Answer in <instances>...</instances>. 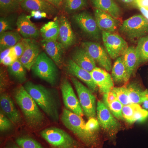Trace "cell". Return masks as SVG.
Segmentation results:
<instances>
[{"instance_id":"obj_1","label":"cell","mask_w":148,"mask_h":148,"mask_svg":"<svg viewBox=\"0 0 148 148\" xmlns=\"http://www.w3.org/2000/svg\"><path fill=\"white\" fill-rule=\"evenodd\" d=\"M23 86L51 120L58 123L61 106L58 91L31 81L27 82Z\"/></svg>"},{"instance_id":"obj_2","label":"cell","mask_w":148,"mask_h":148,"mask_svg":"<svg viewBox=\"0 0 148 148\" xmlns=\"http://www.w3.org/2000/svg\"><path fill=\"white\" fill-rule=\"evenodd\" d=\"M61 120L64 126L72 132L86 148H102L103 136L88 129L81 116L66 108L63 109Z\"/></svg>"},{"instance_id":"obj_3","label":"cell","mask_w":148,"mask_h":148,"mask_svg":"<svg viewBox=\"0 0 148 148\" xmlns=\"http://www.w3.org/2000/svg\"><path fill=\"white\" fill-rule=\"evenodd\" d=\"M13 97L31 130L37 132L44 126L45 116L23 86H19L14 89Z\"/></svg>"},{"instance_id":"obj_4","label":"cell","mask_w":148,"mask_h":148,"mask_svg":"<svg viewBox=\"0 0 148 148\" xmlns=\"http://www.w3.org/2000/svg\"><path fill=\"white\" fill-rule=\"evenodd\" d=\"M39 135L50 148H86L75 137L59 127H47L41 130Z\"/></svg>"},{"instance_id":"obj_5","label":"cell","mask_w":148,"mask_h":148,"mask_svg":"<svg viewBox=\"0 0 148 148\" xmlns=\"http://www.w3.org/2000/svg\"><path fill=\"white\" fill-rule=\"evenodd\" d=\"M31 70L35 75L52 86H55L59 81L58 66L45 52H40Z\"/></svg>"},{"instance_id":"obj_6","label":"cell","mask_w":148,"mask_h":148,"mask_svg":"<svg viewBox=\"0 0 148 148\" xmlns=\"http://www.w3.org/2000/svg\"><path fill=\"white\" fill-rule=\"evenodd\" d=\"M96 112L98 122L106 138L114 144L116 135L121 129V124L102 101H98Z\"/></svg>"},{"instance_id":"obj_7","label":"cell","mask_w":148,"mask_h":148,"mask_svg":"<svg viewBox=\"0 0 148 148\" xmlns=\"http://www.w3.org/2000/svg\"><path fill=\"white\" fill-rule=\"evenodd\" d=\"M119 30L130 40L138 41L148 35V20L143 14H135L123 21Z\"/></svg>"},{"instance_id":"obj_8","label":"cell","mask_w":148,"mask_h":148,"mask_svg":"<svg viewBox=\"0 0 148 148\" xmlns=\"http://www.w3.org/2000/svg\"><path fill=\"white\" fill-rule=\"evenodd\" d=\"M73 21L87 38L92 41H100L102 39V31L98 27L92 14L83 10L72 15Z\"/></svg>"},{"instance_id":"obj_9","label":"cell","mask_w":148,"mask_h":148,"mask_svg":"<svg viewBox=\"0 0 148 148\" xmlns=\"http://www.w3.org/2000/svg\"><path fill=\"white\" fill-rule=\"evenodd\" d=\"M78 96L84 114L88 119L96 118L97 115L96 98L88 88L85 86L74 77H71Z\"/></svg>"},{"instance_id":"obj_10","label":"cell","mask_w":148,"mask_h":148,"mask_svg":"<svg viewBox=\"0 0 148 148\" xmlns=\"http://www.w3.org/2000/svg\"><path fill=\"white\" fill-rule=\"evenodd\" d=\"M81 45L95 63L107 71H110L112 68V58L105 47L99 43L92 41L83 42Z\"/></svg>"},{"instance_id":"obj_11","label":"cell","mask_w":148,"mask_h":148,"mask_svg":"<svg viewBox=\"0 0 148 148\" xmlns=\"http://www.w3.org/2000/svg\"><path fill=\"white\" fill-rule=\"evenodd\" d=\"M102 39L104 47L112 59H116L121 56L128 47L126 41L115 33L102 32Z\"/></svg>"},{"instance_id":"obj_12","label":"cell","mask_w":148,"mask_h":148,"mask_svg":"<svg viewBox=\"0 0 148 148\" xmlns=\"http://www.w3.org/2000/svg\"><path fill=\"white\" fill-rule=\"evenodd\" d=\"M60 88L66 108L78 115L82 116L83 111L79 100L75 94L71 84L66 78H64L61 81Z\"/></svg>"},{"instance_id":"obj_13","label":"cell","mask_w":148,"mask_h":148,"mask_svg":"<svg viewBox=\"0 0 148 148\" xmlns=\"http://www.w3.org/2000/svg\"><path fill=\"white\" fill-rule=\"evenodd\" d=\"M58 17L59 22V33L57 41L61 43L65 49H68L76 43V37L66 15L61 14Z\"/></svg>"},{"instance_id":"obj_14","label":"cell","mask_w":148,"mask_h":148,"mask_svg":"<svg viewBox=\"0 0 148 148\" xmlns=\"http://www.w3.org/2000/svg\"><path fill=\"white\" fill-rule=\"evenodd\" d=\"M66 69L68 73L85 84L92 92L98 91V86L92 79L90 72L80 67L71 59L66 62Z\"/></svg>"},{"instance_id":"obj_15","label":"cell","mask_w":148,"mask_h":148,"mask_svg":"<svg viewBox=\"0 0 148 148\" xmlns=\"http://www.w3.org/2000/svg\"><path fill=\"white\" fill-rule=\"evenodd\" d=\"M31 16L24 12L19 14L16 22V29L23 38L36 39L40 36V30L30 20Z\"/></svg>"},{"instance_id":"obj_16","label":"cell","mask_w":148,"mask_h":148,"mask_svg":"<svg viewBox=\"0 0 148 148\" xmlns=\"http://www.w3.org/2000/svg\"><path fill=\"white\" fill-rule=\"evenodd\" d=\"M21 9L30 12L32 11H40L45 12L50 17L58 15L60 10L45 0H24L21 3Z\"/></svg>"},{"instance_id":"obj_17","label":"cell","mask_w":148,"mask_h":148,"mask_svg":"<svg viewBox=\"0 0 148 148\" xmlns=\"http://www.w3.org/2000/svg\"><path fill=\"white\" fill-rule=\"evenodd\" d=\"M94 16L99 29L102 32L115 33L119 29L120 21L105 12L94 9Z\"/></svg>"},{"instance_id":"obj_18","label":"cell","mask_w":148,"mask_h":148,"mask_svg":"<svg viewBox=\"0 0 148 148\" xmlns=\"http://www.w3.org/2000/svg\"><path fill=\"white\" fill-rule=\"evenodd\" d=\"M90 74L101 94L110 92L114 87L112 76L106 70L96 67Z\"/></svg>"},{"instance_id":"obj_19","label":"cell","mask_w":148,"mask_h":148,"mask_svg":"<svg viewBox=\"0 0 148 148\" xmlns=\"http://www.w3.org/2000/svg\"><path fill=\"white\" fill-rule=\"evenodd\" d=\"M42 47L47 55L59 68L63 65L65 49L63 45L57 40H42L40 41Z\"/></svg>"},{"instance_id":"obj_20","label":"cell","mask_w":148,"mask_h":148,"mask_svg":"<svg viewBox=\"0 0 148 148\" xmlns=\"http://www.w3.org/2000/svg\"><path fill=\"white\" fill-rule=\"evenodd\" d=\"M40 53V48L35 39H28L27 46L19 61L26 69L30 71Z\"/></svg>"},{"instance_id":"obj_21","label":"cell","mask_w":148,"mask_h":148,"mask_svg":"<svg viewBox=\"0 0 148 148\" xmlns=\"http://www.w3.org/2000/svg\"><path fill=\"white\" fill-rule=\"evenodd\" d=\"M0 105L2 112L12 123L18 125L21 123V114L13 100L8 94L3 93L1 95Z\"/></svg>"},{"instance_id":"obj_22","label":"cell","mask_w":148,"mask_h":148,"mask_svg":"<svg viewBox=\"0 0 148 148\" xmlns=\"http://www.w3.org/2000/svg\"><path fill=\"white\" fill-rule=\"evenodd\" d=\"M71 59L80 67L89 72L96 67L95 61L82 47L76 48L73 51Z\"/></svg>"},{"instance_id":"obj_23","label":"cell","mask_w":148,"mask_h":148,"mask_svg":"<svg viewBox=\"0 0 148 148\" xmlns=\"http://www.w3.org/2000/svg\"><path fill=\"white\" fill-rule=\"evenodd\" d=\"M121 56L126 68L127 84L130 78L133 75L138 67L140 66L136 47H128Z\"/></svg>"},{"instance_id":"obj_24","label":"cell","mask_w":148,"mask_h":148,"mask_svg":"<svg viewBox=\"0 0 148 148\" xmlns=\"http://www.w3.org/2000/svg\"><path fill=\"white\" fill-rule=\"evenodd\" d=\"M94 9L100 10L119 19L122 15L121 8L115 0H89Z\"/></svg>"},{"instance_id":"obj_25","label":"cell","mask_w":148,"mask_h":148,"mask_svg":"<svg viewBox=\"0 0 148 148\" xmlns=\"http://www.w3.org/2000/svg\"><path fill=\"white\" fill-rule=\"evenodd\" d=\"M132 104H142L148 94L147 89H144L137 83L132 82L125 85Z\"/></svg>"},{"instance_id":"obj_26","label":"cell","mask_w":148,"mask_h":148,"mask_svg":"<svg viewBox=\"0 0 148 148\" xmlns=\"http://www.w3.org/2000/svg\"><path fill=\"white\" fill-rule=\"evenodd\" d=\"M111 76L115 83L127 84L126 68L121 56L116 59L112 68Z\"/></svg>"},{"instance_id":"obj_27","label":"cell","mask_w":148,"mask_h":148,"mask_svg":"<svg viewBox=\"0 0 148 148\" xmlns=\"http://www.w3.org/2000/svg\"><path fill=\"white\" fill-rule=\"evenodd\" d=\"M43 40H57L59 33V22L58 17L53 21L44 24L40 29Z\"/></svg>"},{"instance_id":"obj_28","label":"cell","mask_w":148,"mask_h":148,"mask_svg":"<svg viewBox=\"0 0 148 148\" xmlns=\"http://www.w3.org/2000/svg\"><path fill=\"white\" fill-rule=\"evenodd\" d=\"M22 39L17 30L8 31L0 34V51L14 47Z\"/></svg>"},{"instance_id":"obj_29","label":"cell","mask_w":148,"mask_h":148,"mask_svg":"<svg viewBox=\"0 0 148 148\" xmlns=\"http://www.w3.org/2000/svg\"><path fill=\"white\" fill-rule=\"evenodd\" d=\"M88 6V0H63L62 9L65 13L72 15L84 10Z\"/></svg>"},{"instance_id":"obj_30","label":"cell","mask_w":148,"mask_h":148,"mask_svg":"<svg viewBox=\"0 0 148 148\" xmlns=\"http://www.w3.org/2000/svg\"><path fill=\"white\" fill-rule=\"evenodd\" d=\"M14 140L21 148H49L29 134L18 135Z\"/></svg>"},{"instance_id":"obj_31","label":"cell","mask_w":148,"mask_h":148,"mask_svg":"<svg viewBox=\"0 0 148 148\" xmlns=\"http://www.w3.org/2000/svg\"><path fill=\"white\" fill-rule=\"evenodd\" d=\"M8 71L10 75L18 82L24 83L27 81L26 69L17 59L16 61L8 67Z\"/></svg>"},{"instance_id":"obj_32","label":"cell","mask_w":148,"mask_h":148,"mask_svg":"<svg viewBox=\"0 0 148 148\" xmlns=\"http://www.w3.org/2000/svg\"><path fill=\"white\" fill-rule=\"evenodd\" d=\"M21 3L17 0H0L1 16L15 13H21Z\"/></svg>"},{"instance_id":"obj_33","label":"cell","mask_w":148,"mask_h":148,"mask_svg":"<svg viewBox=\"0 0 148 148\" xmlns=\"http://www.w3.org/2000/svg\"><path fill=\"white\" fill-rule=\"evenodd\" d=\"M19 14L13 13L6 16H1L0 34L14 30L15 28H16V22Z\"/></svg>"},{"instance_id":"obj_34","label":"cell","mask_w":148,"mask_h":148,"mask_svg":"<svg viewBox=\"0 0 148 148\" xmlns=\"http://www.w3.org/2000/svg\"><path fill=\"white\" fill-rule=\"evenodd\" d=\"M136 49L140 65L148 62V35L138 40Z\"/></svg>"},{"instance_id":"obj_35","label":"cell","mask_w":148,"mask_h":148,"mask_svg":"<svg viewBox=\"0 0 148 148\" xmlns=\"http://www.w3.org/2000/svg\"><path fill=\"white\" fill-rule=\"evenodd\" d=\"M116 95L117 99L123 106L132 104L130 99L129 95L126 86L114 87L112 90Z\"/></svg>"},{"instance_id":"obj_36","label":"cell","mask_w":148,"mask_h":148,"mask_svg":"<svg viewBox=\"0 0 148 148\" xmlns=\"http://www.w3.org/2000/svg\"><path fill=\"white\" fill-rule=\"evenodd\" d=\"M141 107L139 104H130L123 107L122 114L124 119L130 124L133 115L137 109Z\"/></svg>"},{"instance_id":"obj_37","label":"cell","mask_w":148,"mask_h":148,"mask_svg":"<svg viewBox=\"0 0 148 148\" xmlns=\"http://www.w3.org/2000/svg\"><path fill=\"white\" fill-rule=\"evenodd\" d=\"M123 106L121 102L116 100L111 103L107 107L115 117L118 120H122L124 119L122 114Z\"/></svg>"},{"instance_id":"obj_38","label":"cell","mask_w":148,"mask_h":148,"mask_svg":"<svg viewBox=\"0 0 148 148\" xmlns=\"http://www.w3.org/2000/svg\"><path fill=\"white\" fill-rule=\"evenodd\" d=\"M148 118V111L141 107L137 109L133 115L130 124L136 122H143Z\"/></svg>"},{"instance_id":"obj_39","label":"cell","mask_w":148,"mask_h":148,"mask_svg":"<svg viewBox=\"0 0 148 148\" xmlns=\"http://www.w3.org/2000/svg\"><path fill=\"white\" fill-rule=\"evenodd\" d=\"M12 127V122L3 113H0V131L2 133L8 132Z\"/></svg>"},{"instance_id":"obj_40","label":"cell","mask_w":148,"mask_h":148,"mask_svg":"<svg viewBox=\"0 0 148 148\" xmlns=\"http://www.w3.org/2000/svg\"><path fill=\"white\" fill-rule=\"evenodd\" d=\"M28 39L23 38L13 47L14 51L19 59L22 56L27 46Z\"/></svg>"},{"instance_id":"obj_41","label":"cell","mask_w":148,"mask_h":148,"mask_svg":"<svg viewBox=\"0 0 148 148\" xmlns=\"http://www.w3.org/2000/svg\"><path fill=\"white\" fill-rule=\"evenodd\" d=\"M86 126L88 129L91 132L95 133H100V124L98 120L96 119L95 118L89 119L86 123Z\"/></svg>"},{"instance_id":"obj_42","label":"cell","mask_w":148,"mask_h":148,"mask_svg":"<svg viewBox=\"0 0 148 148\" xmlns=\"http://www.w3.org/2000/svg\"><path fill=\"white\" fill-rule=\"evenodd\" d=\"M116 100V95L112 90L103 94V102L107 107Z\"/></svg>"},{"instance_id":"obj_43","label":"cell","mask_w":148,"mask_h":148,"mask_svg":"<svg viewBox=\"0 0 148 148\" xmlns=\"http://www.w3.org/2000/svg\"><path fill=\"white\" fill-rule=\"evenodd\" d=\"M123 7L128 9H138L136 0H115Z\"/></svg>"},{"instance_id":"obj_44","label":"cell","mask_w":148,"mask_h":148,"mask_svg":"<svg viewBox=\"0 0 148 148\" xmlns=\"http://www.w3.org/2000/svg\"><path fill=\"white\" fill-rule=\"evenodd\" d=\"M17 59H18L14 51L13 47V51L12 52L10 55L6 56L2 61H1V63L4 66H7L8 67L13 64L14 62L16 61Z\"/></svg>"},{"instance_id":"obj_45","label":"cell","mask_w":148,"mask_h":148,"mask_svg":"<svg viewBox=\"0 0 148 148\" xmlns=\"http://www.w3.org/2000/svg\"><path fill=\"white\" fill-rule=\"evenodd\" d=\"M138 8L141 12L148 11V0H136Z\"/></svg>"},{"instance_id":"obj_46","label":"cell","mask_w":148,"mask_h":148,"mask_svg":"<svg viewBox=\"0 0 148 148\" xmlns=\"http://www.w3.org/2000/svg\"><path fill=\"white\" fill-rule=\"evenodd\" d=\"M30 13L31 14V17H33L36 19L46 18L48 16V15L45 12H42L40 11H32Z\"/></svg>"},{"instance_id":"obj_47","label":"cell","mask_w":148,"mask_h":148,"mask_svg":"<svg viewBox=\"0 0 148 148\" xmlns=\"http://www.w3.org/2000/svg\"><path fill=\"white\" fill-rule=\"evenodd\" d=\"M13 51V47L7 49L5 50L1 51L0 53V62L2 61L6 56L10 55L11 53Z\"/></svg>"},{"instance_id":"obj_48","label":"cell","mask_w":148,"mask_h":148,"mask_svg":"<svg viewBox=\"0 0 148 148\" xmlns=\"http://www.w3.org/2000/svg\"><path fill=\"white\" fill-rule=\"evenodd\" d=\"M56 7L59 10L62 9L63 0H45Z\"/></svg>"},{"instance_id":"obj_49","label":"cell","mask_w":148,"mask_h":148,"mask_svg":"<svg viewBox=\"0 0 148 148\" xmlns=\"http://www.w3.org/2000/svg\"><path fill=\"white\" fill-rule=\"evenodd\" d=\"M2 148H21L15 143L14 140L8 141Z\"/></svg>"},{"instance_id":"obj_50","label":"cell","mask_w":148,"mask_h":148,"mask_svg":"<svg viewBox=\"0 0 148 148\" xmlns=\"http://www.w3.org/2000/svg\"><path fill=\"white\" fill-rule=\"evenodd\" d=\"M142 104H143V108L147 110H148V94L145 101H143Z\"/></svg>"},{"instance_id":"obj_51","label":"cell","mask_w":148,"mask_h":148,"mask_svg":"<svg viewBox=\"0 0 148 148\" xmlns=\"http://www.w3.org/2000/svg\"><path fill=\"white\" fill-rule=\"evenodd\" d=\"M17 1H18V2H19V3H21L22 2H23V1H24V0H17Z\"/></svg>"}]
</instances>
